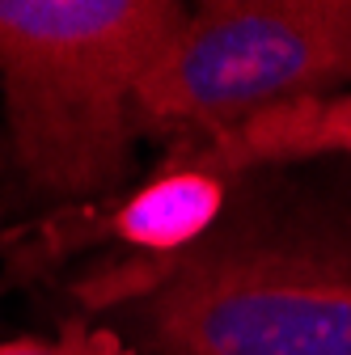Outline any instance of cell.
Returning <instances> with one entry per match:
<instances>
[{
    "label": "cell",
    "mask_w": 351,
    "mask_h": 355,
    "mask_svg": "<svg viewBox=\"0 0 351 355\" xmlns=\"http://www.w3.org/2000/svg\"><path fill=\"white\" fill-rule=\"evenodd\" d=\"M0 355H131V351L114 330L89 326L85 318H68L55 338H13L0 343Z\"/></svg>",
    "instance_id": "6"
},
{
    "label": "cell",
    "mask_w": 351,
    "mask_h": 355,
    "mask_svg": "<svg viewBox=\"0 0 351 355\" xmlns=\"http://www.w3.org/2000/svg\"><path fill=\"white\" fill-rule=\"evenodd\" d=\"M225 203H229V178L157 165L148 182L131 191L106 216V225L123 245L136 250L131 254L136 262L157 266L195 250L225 220Z\"/></svg>",
    "instance_id": "5"
},
{
    "label": "cell",
    "mask_w": 351,
    "mask_h": 355,
    "mask_svg": "<svg viewBox=\"0 0 351 355\" xmlns=\"http://www.w3.org/2000/svg\"><path fill=\"white\" fill-rule=\"evenodd\" d=\"M351 80V5L225 0L187 17L136 94V127L165 148L216 140L246 119Z\"/></svg>",
    "instance_id": "3"
},
{
    "label": "cell",
    "mask_w": 351,
    "mask_h": 355,
    "mask_svg": "<svg viewBox=\"0 0 351 355\" xmlns=\"http://www.w3.org/2000/svg\"><path fill=\"white\" fill-rule=\"evenodd\" d=\"M314 157H351V89L314 94L284 106H271L216 140L165 148V169H199L216 178H241L262 165L314 161Z\"/></svg>",
    "instance_id": "4"
},
{
    "label": "cell",
    "mask_w": 351,
    "mask_h": 355,
    "mask_svg": "<svg viewBox=\"0 0 351 355\" xmlns=\"http://www.w3.org/2000/svg\"><path fill=\"white\" fill-rule=\"evenodd\" d=\"M85 304L136 300L153 355H351V233L318 220H221L169 262H119Z\"/></svg>",
    "instance_id": "2"
},
{
    "label": "cell",
    "mask_w": 351,
    "mask_h": 355,
    "mask_svg": "<svg viewBox=\"0 0 351 355\" xmlns=\"http://www.w3.org/2000/svg\"><path fill=\"white\" fill-rule=\"evenodd\" d=\"M173 0H0V94L17 178L102 199L131 178L136 94L187 26Z\"/></svg>",
    "instance_id": "1"
}]
</instances>
